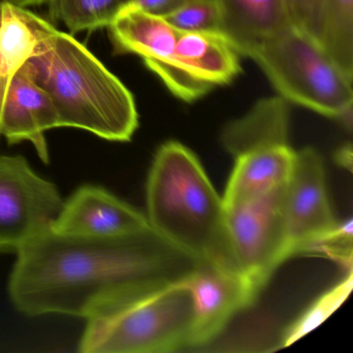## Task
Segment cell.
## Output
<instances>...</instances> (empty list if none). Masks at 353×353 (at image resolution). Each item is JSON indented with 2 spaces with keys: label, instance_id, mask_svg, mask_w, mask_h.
Wrapping results in <instances>:
<instances>
[{
  "label": "cell",
  "instance_id": "cell-5",
  "mask_svg": "<svg viewBox=\"0 0 353 353\" xmlns=\"http://www.w3.org/2000/svg\"><path fill=\"white\" fill-rule=\"evenodd\" d=\"M248 57L259 65L287 103L351 128L353 80L339 69L313 37L291 24Z\"/></svg>",
  "mask_w": 353,
  "mask_h": 353
},
{
  "label": "cell",
  "instance_id": "cell-13",
  "mask_svg": "<svg viewBox=\"0 0 353 353\" xmlns=\"http://www.w3.org/2000/svg\"><path fill=\"white\" fill-rule=\"evenodd\" d=\"M296 152L289 139L262 142L239 152L225 191V203L268 193L288 181Z\"/></svg>",
  "mask_w": 353,
  "mask_h": 353
},
{
  "label": "cell",
  "instance_id": "cell-10",
  "mask_svg": "<svg viewBox=\"0 0 353 353\" xmlns=\"http://www.w3.org/2000/svg\"><path fill=\"white\" fill-rule=\"evenodd\" d=\"M185 280L195 309L193 347L216 338L231 318L253 305L259 294L239 272L210 262H198Z\"/></svg>",
  "mask_w": 353,
  "mask_h": 353
},
{
  "label": "cell",
  "instance_id": "cell-26",
  "mask_svg": "<svg viewBox=\"0 0 353 353\" xmlns=\"http://www.w3.org/2000/svg\"><path fill=\"white\" fill-rule=\"evenodd\" d=\"M0 252H3V250L0 249Z\"/></svg>",
  "mask_w": 353,
  "mask_h": 353
},
{
  "label": "cell",
  "instance_id": "cell-25",
  "mask_svg": "<svg viewBox=\"0 0 353 353\" xmlns=\"http://www.w3.org/2000/svg\"><path fill=\"white\" fill-rule=\"evenodd\" d=\"M1 1L22 8L34 7V6H41L43 3H48V0H1Z\"/></svg>",
  "mask_w": 353,
  "mask_h": 353
},
{
  "label": "cell",
  "instance_id": "cell-2",
  "mask_svg": "<svg viewBox=\"0 0 353 353\" xmlns=\"http://www.w3.org/2000/svg\"><path fill=\"white\" fill-rule=\"evenodd\" d=\"M146 206L152 232L165 243L197 262L235 270L224 199L197 156L181 142H166L157 152L146 183Z\"/></svg>",
  "mask_w": 353,
  "mask_h": 353
},
{
  "label": "cell",
  "instance_id": "cell-22",
  "mask_svg": "<svg viewBox=\"0 0 353 353\" xmlns=\"http://www.w3.org/2000/svg\"><path fill=\"white\" fill-rule=\"evenodd\" d=\"M323 0H287L291 22L315 39Z\"/></svg>",
  "mask_w": 353,
  "mask_h": 353
},
{
  "label": "cell",
  "instance_id": "cell-3",
  "mask_svg": "<svg viewBox=\"0 0 353 353\" xmlns=\"http://www.w3.org/2000/svg\"><path fill=\"white\" fill-rule=\"evenodd\" d=\"M26 67L52 99L61 128L108 141L132 139L139 125L133 94L73 34L57 30Z\"/></svg>",
  "mask_w": 353,
  "mask_h": 353
},
{
  "label": "cell",
  "instance_id": "cell-18",
  "mask_svg": "<svg viewBox=\"0 0 353 353\" xmlns=\"http://www.w3.org/2000/svg\"><path fill=\"white\" fill-rule=\"evenodd\" d=\"M133 0H48L51 19L67 26L70 34L108 28Z\"/></svg>",
  "mask_w": 353,
  "mask_h": 353
},
{
  "label": "cell",
  "instance_id": "cell-15",
  "mask_svg": "<svg viewBox=\"0 0 353 353\" xmlns=\"http://www.w3.org/2000/svg\"><path fill=\"white\" fill-rule=\"evenodd\" d=\"M221 32L241 55L268 42L292 24L287 0H214Z\"/></svg>",
  "mask_w": 353,
  "mask_h": 353
},
{
  "label": "cell",
  "instance_id": "cell-4",
  "mask_svg": "<svg viewBox=\"0 0 353 353\" xmlns=\"http://www.w3.org/2000/svg\"><path fill=\"white\" fill-rule=\"evenodd\" d=\"M86 321L80 352H174L193 347V295L183 279L117 303Z\"/></svg>",
  "mask_w": 353,
  "mask_h": 353
},
{
  "label": "cell",
  "instance_id": "cell-17",
  "mask_svg": "<svg viewBox=\"0 0 353 353\" xmlns=\"http://www.w3.org/2000/svg\"><path fill=\"white\" fill-rule=\"evenodd\" d=\"M316 42L339 69L353 80V0H323Z\"/></svg>",
  "mask_w": 353,
  "mask_h": 353
},
{
  "label": "cell",
  "instance_id": "cell-8",
  "mask_svg": "<svg viewBox=\"0 0 353 353\" xmlns=\"http://www.w3.org/2000/svg\"><path fill=\"white\" fill-rule=\"evenodd\" d=\"M63 200L20 156H0V249L16 250L51 228Z\"/></svg>",
  "mask_w": 353,
  "mask_h": 353
},
{
  "label": "cell",
  "instance_id": "cell-9",
  "mask_svg": "<svg viewBox=\"0 0 353 353\" xmlns=\"http://www.w3.org/2000/svg\"><path fill=\"white\" fill-rule=\"evenodd\" d=\"M284 216L290 257L339 223L328 200L323 161L314 148L296 152L285 185Z\"/></svg>",
  "mask_w": 353,
  "mask_h": 353
},
{
  "label": "cell",
  "instance_id": "cell-21",
  "mask_svg": "<svg viewBox=\"0 0 353 353\" xmlns=\"http://www.w3.org/2000/svg\"><path fill=\"white\" fill-rule=\"evenodd\" d=\"M164 18L181 32H221L220 15L214 0H187Z\"/></svg>",
  "mask_w": 353,
  "mask_h": 353
},
{
  "label": "cell",
  "instance_id": "cell-7",
  "mask_svg": "<svg viewBox=\"0 0 353 353\" xmlns=\"http://www.w3.org/2000/svg\"><path fill=\"white\" fill-rule=\"evenodd\" d=\"M241 57L222 32H179L172 54L145 65L177 99L194 102L231 83L241 74Z\"/></svg>",
  "mask_w": 353,
  "mask_h": 353
},
{
  "label": "cell",
  "instance_id": "cell-23",
  "mask_svg": "<svg viewBox=\"0 0 353 353\" xmlns=\"http://www.w3.org/2000/svg\"><path fill=\"white\" fill-rule=\"evenodd\" d=\"M185 1L187 0H133L125 9L133 8L164 17L181 7Z\"/></svg>",
  "mask_w": 353,
  "mask_h": 353
},
{
  "label": "cell",
  "instance_id": "cell-11",
  "mask_svg": "<svg viewBox=\"0 0 353 353\" xmlns=\"http://www.w3.org/2000/svg\"><path fill=\"white\" fill-rule=\"evenodd\" d=\"M51 229L86 237L129 236L152 231L145 214L94 185H82L63 201Z\"/></svg>",
  "mask_w": 353,
  "mask_h": 353
},
{
  "label": "cell",
  "instance_id": "cell-16",
  "mask_svg": "<svg viewBox=\"0 0 353 353\" xmlns=\"http://www.w3.org/2000/svg\"><path fill=\"white\" fill-rule=\"evenodd\" d=\"M108 30L115 53L138 55L144 63L168 59L179 34L164 17L133 8L121 11Z\"/></svg>",
  "mask_w": 353,
  "mask_h": 353
},
{
  "label": "cell",
  "instance_id": "cell-6",
  "mask_svg": "<svg viewBox=\"0 0 353 353\" xmlns=\"http://www.w3.org/2000/svg\"><path fill=\"white\" fill-rule=\"evenodd\" d=\"M285 185L256 197L224 202L231 263L259 293L276 268L290 258Z\"/></svg>",
  "mask_w": 353,
  "mask_h": 353
},
{
  "label": "cell",
  "instance_id": "cell-1",
  "mask_svg": "<svg viewBox=\"0 0 353 353\" xmlns=\"http://www.w3.org/2000/svg\"><path fill=\"white\" fill-rule=\"evenodd\" d=\"M9 293L28 316L88 318L183 280L198 262L152 231L119 237L61 234L49 228L16 250Z\"/></svg>",
  "mask_w": 353,
  "mask_h": 353
},
{
  "label": "cell",
  "instance_id": "cell-20",
  "mask_svg": "<svg viewBox=\"0 0 353 353\" xmlns=\"http://www.w3.org/2000/svg\"><path fill=\"white\" fill-rule=\"evenodd\" d=\"M352 220L339 222L334 228L305 245L301 255H318L328 258L352 272Z\"/></svg>",
  "mask_w": 353,
  "mask_h": 353
},
{
  "label": "cell",
  "instance_id": "cell-24",
  "mask_svg": "<svg viewBox=\"0 0 353 353\" xmlns=\"http://www.w3.org/2000/svg\"><path fill=\"white\" fill-rule=\"evenodd\" d=\"M336 162L342 165L345 168H348L351 170V164H352V148L350 144L348 145L343 146L341 150H339L336 154Z\"/></svg>",
  "mask_w": 353,
  "mask_h": 353
},
{
  "label": "cell",
  "instance_id": "cell-12",
  "mask_svg": "<svg viewBox=\"0 0 353 353\" xmlns=\"http://www.w3.org/2000/svg\"><path fill=\"white\" fill-rule=\"evenodd\" d=\"M55 128H61V123L54 103L26 65L8 90L0 115V137L10 144L30 141L39 158L48 164L50 154L45 133Z\"/></svg>",
  "mask_w": 353,
  "mask_h": 353
},
{
  "label": "cell",
  "instance_id": "cell-14",
  "mask_svg": "<svg viewBox=\"0 0 353 353\" xmlns=\"http://www.w3.org/2000/svg\"><path fill=\"white\" fill-rule=\"evenodd\" d=\"M57 30L28 8L0 0V115L14 77Z\"/></svg>",
  "mask_w": 353,
  "mask_h": 353
},
{
  "label": "cell",
  "instance_id": "cell-19",
  "mask_svg": "<svg viewBox=\"0 0 353 353\" xmlns=\"http://www.w3.org/2000/svg\"><path fill=\"white\" fill-rule=\"evenodd\" d=\"M352 283V272H348L338 284L322 293L285 330L282 336L283 346H290L325 321L350 294Z\"/></svg>",
  "mask_w": 353,
  "mask_h": 353
}]
</instances>
